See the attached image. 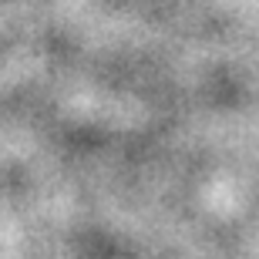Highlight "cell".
Listing matches in <instances>:
<instances>
[]
</instances>
